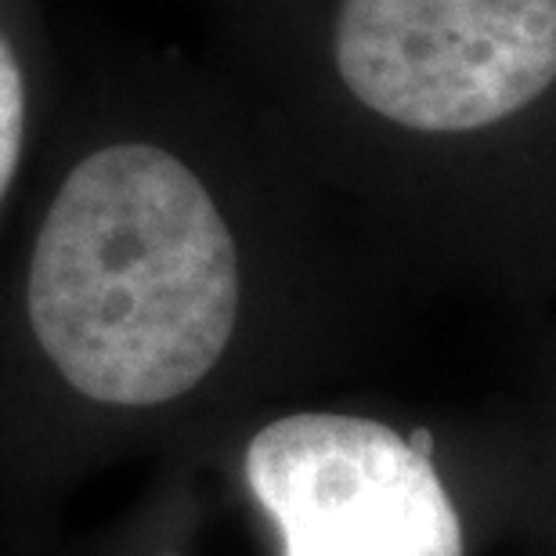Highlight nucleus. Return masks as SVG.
<instances>
[{"instance_id": "obj_2", "label": "nucleus", "mask_w": 556, "mask_h": 556, "mask_svg": "<svg viewBox=\"0 0 556 556\" xmlns=\"http://www.w3.org/2000/svg\"><path fill=\"white\" fill-rule=\"evenodd\" d=\"M127 119L54 188L26 315L80 394L155 408L206 387L257 321L247 188L289 144L236 84L177 80Z\"/></svg>"}, {"instance_id": "obj_1", "label": "nucleus", "mask_w": 556, "mask_h": 556, "mask_svg": "<svg viewBox=\"0 0 556 556\" xmlns=\"http://www.w3.org/2000/svg\"><path fill=\"white\" fill-rule=\"evenodd\" d=\"M239 80L405 268L556 296V0H236Z\"/></svg>"}, {"instance_id": "obj_4", "label": "nucleus", "mask_w": 556, "mask_h": 556, "mask_svg": "<svg viewBox=\"0 0 556 556\" xmlns=\"http://www.w3.org/2000/svg\"><path fill=\"white\" fill-rule=\"evenodd\" d=\"M531 470V525L528 535L556 556V372L539 402V413L520 427Z\"/></svg>"}, {"instance_id": "obj_3", "label": "nucleus", "mask_w": 556, "mask_h": 556, "mask_svg": "<svg viewBox=\"0 0 556 556\" xmlns=\"http://www.w3.org/2000/svg\"><path fill=\"white\" fill-rule=\"evenodd\" d=\"M242 481L275 556H484L531 525L520 430L293 408L253 430Z\"/></svg>"}, {"instance_id": "obj_6", "label": "nucleus", "mask_w": 556, "mask_h": 556, "mask_svg": "<svg viewBox=\"0 0 556 556\" xmlns=\"http://www.w3.org/2000/svg\"><path fill=\"white\" fill-rule=\"evenodd\" d=\"M231 4H236V0H231Z\"/></svg>"}, {"instance_id": "obj_5", "label": "nucleus", "mask_w": 556, "mask_h": 556, "mask_svg": "<svg viewBox=\"0 0 556 556\" xmlns=\"http://www.w3.org/2000/svg\"><path fill=\"white\" fill-rule=\"evenodd\" d=\"M33 119V84L29 65L18 40L0 22V203H4L11 181L18 177L22 155L29 144Z\"/></svg>"}]
</instances>
